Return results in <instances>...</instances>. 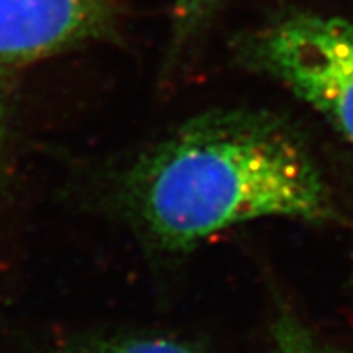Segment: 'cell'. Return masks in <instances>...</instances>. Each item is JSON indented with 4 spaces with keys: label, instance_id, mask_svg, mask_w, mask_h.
<instances>
[{
    "label": "cell",
    "instance_id": "1",
    "mask_svg": "<svg viewBox=\"0 0 353 353\" xmlns=\"http://www.w3.org/2000/svg\"><path fill=\"white\" fill-rule=\"evenodd\" d=\"M128 195L152 238L173 251L249 220L334 214L301 139L254 112H214L184 125L134 168Z\"/></svg>",
    "mask_w": 353,
    "mask_h": 353
},
{
    "label": "cell",
    "instance_id": "2",
    "mask_svg": "<svg viewBox=\"0 0 353 353\" xmlns=\"http://www.w3.org/2000/svg\"><path fill=\"white\" fill-rule=\"evenodd\" d=\"M245 56L353 144V20L290 14L254 34Z\"/></svg>",
    "mask_w": 353,
    "mask_h": 353
},
{
    "label": "cell",
    "instance_id": "3",
    "mask_svg": "<svg viewBox=\"0 0 353 353\" xmlns=\"http://www.w3.org/2000/svg\"><path fill=\"white\" fill-rule=\"evenodd\" d=\"M107 0H0V65L17 67L103 34Z\"/></svg>",
    "mask_w": 353,
    "mask_h": 353
},
{
    "label": "cell",
    "instance_id": "4",
    "mask_svg": "<svg viewBox=\"0 0 353 353\" xmlns=\"http://www.w3.org/2000/svg\"><path fill=\"white\" fill-rule=\"evenodd\" d=\"M58 353H204L186 343L168 337H121L88 341Z\"/></svg>",
    "mask_w": 353,
    "mask_h": 353
},
{
    "label": "cell",
    "instance_id": "5",
    "mask_svg": "<svg viewBox=\"0 0 353 353\" xmlns=\"http://www.w3.org/2000/svg\"><path fill=\"white\" fill-rule=\"evenodd\" d=\"M274 353H348L323 343L287 308H279L272 325Z\"/></svg>",
    "mask_w": 353,
    "mask_h": 353
},
{
    "label": "cell",
    "instance_id": "6",
    "mask_svg": "<svg viewBox=\"0 0 353 353\" xmlns=\"http://www.w3.org/2000/svg\"><path fill=\"white\" fill-rule=\"evenodd\" d=\"M216 0H176L175 13L176 20L182 26V29H190L195 26Z\"/></svg>",
    "mask_w": 353,
    "mask_h": 353
},
{
    "label": "cell",
    "instance_id": "7",
    "mask_svg": "<svg viewBox=\"0 0 353 353\" xmlns=\"http://www.w3.org/2000/svg\"><path fill=\"white\" fill-rule=\"evenodd\" d=\"M8 67L0 65V139L4 130V116H6V96H4V70Z\"/></svg>",
    "mask_w": 353,
    "mask_h": 353
}]
</instances>
